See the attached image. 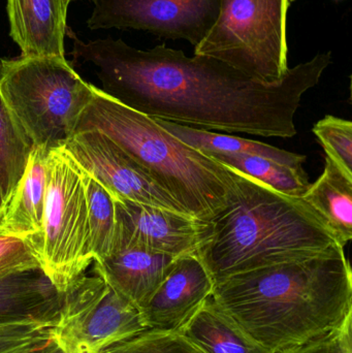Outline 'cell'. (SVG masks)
<instances>
[{"label": "cell", "instance_id": "6da1fadb", "mask_svg": "<svg viewBox=\"0 0 352 353\" xmlns=\"http://www.w3.org/2000/svg\"><path fill=\"white\" fill-rule=\"evenodd\" d=\"M74 39L72 54L92 64L113 99L153 119L200 130L293 138L303 95L320 83L332 54H318L265 84L208 56L156 46L140 50L112 37Z\"/></svg>", "mask_w": 352, "mask_h": 353}, {"label": "cell", "instance_id": "7a4b0ae2", "mask_svg": "<svg viewBox=\"0 0 352 353\" xmlns=\"http://www.w3.org/2000/svg\"><path fill=\"white\" fill-rule=\"evenodd\" d=\"M212 299L273 353L338 329L352 315V272L344 247L237 274L215 284Z\"/></svg>", "mask_w": 352, "mask_h": 353}, {"label": "cell", "instance_id": "3957f363", "mask_svg": "<svg viewBox=\"0 0 352 353\" xmlns=\"http://www.w3.org/2000/svg\"><path fill=\"white\" fill-rule=\"evenodd\" d=\"M235 172L237 196L211 221L210 236L196 252L214 285L237 274L312 259L341 246L302 197L287 196Z\"/></svg>", "mask_w": 352, "mask_h": 353}, {"label": "cell", "instance_id": "277c9868", "mask_svg": "<svg viewBox=\"0 0 352 353\" xmlns=\"http://www.w3.org/2000/svg\"><path fill=\"white\" fill-rule=\"evenodd\" d=\"M84 130L110 139L192 217L211 222L237 196L234 170L188 146L153 118L97 87L74 128V132Z\"/></svg>", "mask_w": 352, "mask_h": 353}, {"label": "cell", "instance_id": "5b68a950", "mask_svg": "<svg viewBox=\"0 0 352 353\" xmlns=\"http://www.w3.org/2000/svg\"><path fill=\"white\" fill-rule=\"evenodd\" d=\"M94 90L66 58L0 59V94L33 146L45 151L74 134Z\"/></svg>", "mask_w": 352, "mask_h": 353}, {"label": "cell", "instance_id": "8992f818", "mask_svg": "<svg viewBox=\"0 0 352 353\" xmlns=\"http://www.w3.org/2000/svg\"><path fill=\"white\" fill-rule=\"evenodd\" d=\"M295 0H220L219 14L194 55L214 58L265 84L289 72L287 22Z\"/></svg>", "mask_w": 352, "mask_h": 353}, {"label": "cell", "instance_id": "52a82bcc", "mask_svg": "<svg viewBox=\"0 0 352 353\" xmlns=\"http://www.w3.org/2000/svg\"><path fill=\"white\" fill-rule=\"evenodd\" d=\"M30 244L41 271L62 294L94 263L83 172L63 147L48 154L43 226Z\"/></svg>", "mask_w": 352, "mask_h": 353}, {"label": "cell", "instance_id": "ba28073f", "mask_svg": "<svg viewBox=\"0 0 352 353\" xmlns=\"http://www.w3.org/2000/svg\"><path fill=\"white\" fill-rule=\"evenodd\" d=\"M146 330L130 301L99 274H83L63 292L53 338L78 353H101Z\"/></svg>", "mask_w": 352, "mask_h": 353}, {"label": "cell", "instance_id": "9c48e42d", "mask_svg": "<svg viewBox=\"0 0 352 353\" xmlns=\"http://www.w3.org/2000/svg\"><path fill=\"white\" fill-rule=\"evenodd\" d=\"M91 30L136 29L158 37L185 39L194 47L208 34L220 0H91Z\"/></svg>", "mask_w": 352, "mask_h": 353}, {"label": "cell", "instance_id": "30bf717a", "mask_svg": "<svg viewBox=\"0 0 352 353\" xmlns=\"http://www.w3.org/2000/svg\"><path fill=\"white\" fill-rule=\"evenodd\" d=\"M63 148L76 165L99 181L114 199L187 214L179 203L101 132L95 130L74 132L66 141Z\"/></svg>", "mask_w": 352, "mask_h": 353}, {"label": "cell", "instance_id": "8fae6325", "mask_svg": "<svg viewBox=\"0 0 352 353\" xmlns=\"http://www.w3.org/2000/svg\"><path fill=\"white\" fill-rule=\"evenodd\" d=\"M114 199L116 230L113 249L136 247L181 257L196 254L210 236L211 222L163 208Z\"/></svg>", "mask_w": 352, "mask_h": 353}, {"label": "cell", "instance_id": "7c38bea8", "mask_svg": "<svg viewBox=\"0 0 352 353\" xmlns=\"http://www.w3.org/2000/svg\"><path fill=\"white\" fill-rule=\"evenodd\" d=\"M214 283L196 254L178 257L169 273L141 309L147 330L178 332L212 296Z\"/></svg>", "mask_w": 352, "mask_h": 353}, {"label": "cell", "instance_id": "4fadbf2b", "mask_svg": "<svg viewBox=\"0 0 352 353\" xmlns=\"http://www.w3.org/2000/svg\"><path fill=\"white\" fill-rule=\"evenodd\" d=\"M70 0H8L10 35L22 57L65 58Z\"/></svg>", "mask_w": 352, "mask_h": 353}, {"label": "cell", "instance_id": "5bb4252c", "mask_svg": "<svg viewBox=\"0 0 352 353\" xmlns=\"http://www.w3.org/2000/svg\"><path fill=\"white\" fill-rule=\"evenodd\" d=\"M177 259L136 247H117L105 259L94 261V273L141 310Z\"/></svg>", "mask_w": 352, "mask_h": 353}, {"label": "cell", "instance_id": "9a60e30c", "mask_svg": "<svg viewBox=\"0 0 352 353\" xmlns=\"http://www.w3.org/2000/svg\"><path fill=\"white\" fill-rule=\"evenodd\" d=\"M49 151L34 147L24 176L0 210V236H14L29 242L43 226L47 196Z\"/></svg>", "mask_w": 352, "mask_h": 353}, {"label": "cell", "instance_id": "2e32d148", "mask_svg": "<svg viewBox=\"0 0 352 353\" xmlns=\"http://www.w3.org/2000/svg\"><path fill=\"white\" fill-rule=\"evenodd\" d=\"M63 294L41 269L0 278V325L8 323H55Z\"/></svg>", "mask_w": 352, "mask_h": 353}, {"label": "cell", "instance_id": "e0dca14e", "mask_svg": "<svg viewBox=\"0 0 352 353\" xmlns=\"http://www.w3.org/2000/svg\"><path fill=\"white\" fill-rule=\"evenodd\" d=\"M178 332L204 353H273L250 337L212 296Z\"/></svg>", "mask_w": 352, "mask_h": 353}, {"label": "cell", "instance_id": "ac0fdd59", "mask_svg": "<svg viewBox=\"0 0 352 353\" xmlns=\"http://www.w3.org/2000/svg\"><path fill=\"white\" fill-rule=\"evenodd\" d=\"M302 199L326 224L339 245L352 239V178L326 157L324 173Z\"/></svg>", "mask_w": 352, "mask_h": 353}, {"label": "cell", "instance_id": "d6986e66", "mask_svg": "<svg viewBox=\"0 0 352 353\" xmlns=\"http://www.w3.org/2000/svg\"><path fill=\"white\" fill-rule=\"evenodd\" d=\"M154 120L163 130L204 154L220 153V154L256 155V157H265V159L293 168H303V163L306 161V157L304 155L281 150L276 147L270 146L258 141L215 134L208 130L190 128V126L182 125V124L165 121V120Z\"/></svg>", "mask_w": 352, "mask_h": 353}, {"label": "cell", "instance_id": "ffe728a7", "mask_svg": "<svg viewBox=\"0 0 352 353\" xmlns=\"http://www.w3.org/2000/svg\"><path fill=\"white\" fill-rule=\"evenodd\" d=\"M206 155L287 196L302 197L311 185L303 168L289 167L256 155L220 153H207Z\"/></svg>", "mask_w": 352, "mask_h": 353}, {"label": "cell", "instance_id": "44dd1931", "mask_svg": "<svg viewBox=\"0 0 352 353\" xmlns=\"http://www.w3.org/2000/svg\"><path fill=\"white\" fill-rule=\"evenodd\" d=\"M33 148L0 94V194L3 203L24 176Z\"/></svg>", "mask_w": 352, "mask_h": 353}, {"label": "cell", "instance_id": "7402d4cb", "mask_svg": "<svg viewBox=\"0 0 352 353\" xmlns=\"http://www.w3.org/2000/svg\"><path fill=\"white\" fill-rule=\"evenodd\" d=\"M82 172L86 189L91 249L94 261H99L107 257L113 249L116 230L115 199L99 181L83 170Z\"/></svg>", "mask_w": 352, "mask_h": 353}, {"label": "cell", "instance_id": "603a6c76", "mask_svg": "<svg viewBox=\"0 0 352 353\" xmlns=\"http://www.w3.org/2000/svg\"><path fill=\"white\" fill-rule=\"evenodd\" d=\"M327 157L352 178V123L351 120L328 115L312 130Z\"/></svg>", "mask_w": 352, "mask_h": 353}, {"label": "cell", "instance_id": "cb8c5ba5", "mask_svg": "<svg viewBox=\"0 0 352 353\" xmlns=\"http://www.w3.org/2000/svg\"><path fill=\"white\" fill-rule=\"evenodd\" d=\"M101 353H204L179 332L146 330Z\"/></svg>", "mask_w": 352, "mask_h": 353}, {"label": "cell", "instance_id": "d4e9b609", "mask_svg": "<svg viewBox=\"0 0 352 353\" xmlns=\"http://www.w3.org/2000/svg\"><path fill=\"white\" fill-rule=\"evenodd\" d=\"M55 323H25L0 325V353H35L53 338Z\"/></svg>", "mask_w": 352, "mask_h": 353}, {"label": "cell", "instance_id": "484cf974", "mask_svg": "<svg viewBox=\"0 0 352 353\" xmlns=\"http://www.w3.org/2000/svg\"><path fill=\"white\" fill-rule=\"evenodd\" d=\"M35 269L41 267L28 240L0 236V278Z\"/></svg>", "mask_w": 352, "mask_h": 353}, {"label": "cell", "instance_id": "4316f807", "mask_svg": "<svg viewBox=\"0 0 352 353\" xmlns=\"http://www.w3.org/2000/svg\"><path fill=\"white\" fill-rule=\"evenodd\" d=\"M352 315L330 333L278 353H352Z\"/></svg>", "mask_w": 352, "mask_h": 353}, {"label": "cell", "instance_id": "83f0119b", "mask_svg": "<svg viewBox=\"0 0 352 353\" xmlns=\"http://www.w3.org/2000/svg\"><path fill=\"white\" fill-rule=\"evenodd\" d=\"M35 353H78L74 352V350H70V348L64 346L63 344L59 343L56 341L54 338H52L51 341L48 342L41 350Z\"/></svg>", "mask_w": 352, "mask_h": 353}, {"label": "cell", "instance_id": "f1b7e54d", "mask_svg": "<svg viewBox=\"0 0 352 353\" xmlns=\"http://www.w3.org/2000/svg\"><path fill=\"white\" fill-rule=\"evenodd\" d=\"M2 205H3V201H2L1 194H0V210H1Z\"/></svg>", "mask_w": 352, "mask_h": 353}, {"label": "cell", "instance_id": "f546056e", "mask_svg": "<svg viewBox=\"0 0 352 353\" xmlns=\"http://www.w3.org/2000/svg\"><path fill=\"white\" fill-rule=\"evenodd\" d=\"M74 1V0H70V2Z\"/></svg>", "mask_w": 352, "mask_h": 353}]
</instances>
